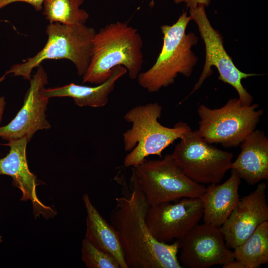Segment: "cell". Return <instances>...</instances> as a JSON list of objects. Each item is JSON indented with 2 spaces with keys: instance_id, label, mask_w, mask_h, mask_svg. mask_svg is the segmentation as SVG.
I'll list each match as a JSON object with an SVG mask.
<instances>
[{
  "instance_id": "5",
  "label": "cell",
  "mask_w": 268,
  "mask_h": 268,
  "mask_svg": "<svg viewBox=\"0 0 268 268\" xmlns=\"http://www.w3.org/2000/svg\"><path fill=\"white\" fill-rule=\"evenodd\" d=\"M48 40L35 56L13 65L0 77L1 82L8 74L30 80L31 72L45 60L67 59L73 63L77 74L83 76L88 67L95 29L84 24L66 25L50 23L46 27Z\"/></svg>"
},
{
  "instance_id": "7",
  "label": "cell",
  "mask_w": 268,
  "mask_h": 268,
  "mask_svg": "<svg viewBox=\"0 0 268 268\" xmlns=\"http://www.w3.org/2000/svg\"><path fill=\"white\" fill-rule=\"evenodd\" d=\"M259 104L243 105L238 98L228 100L222 107L211 109L204 105L198 107L200 120L198 130L209 143L220 144L225 148L236 147L254 131L263 109Z\"/></svg>"
},
{
  "instance_id": "2",
  "label": "cell",
  "mask_w": 268,
  "mask_h": 268,
  "mask_svg": "<svg viewBox=\"0 0 268 268\" xmlns=\"http://www.w3.org/2000/svg\"><path fill=\"white\" fill-rule=\"evenodd\" d=\"M142 46L138 30L127 22L105 25L96 32L92 40L90 62L82 82L101 84L119 66L127 69L130 78H137L143 63Z\"/></svg>"
},
{
  "instance_id": "13",
  "label": "cell",
  "mask_w": 268,
  "mask_h": 268,
  "mask_svg": "<svg viewBox=\"0 0 268 268\" xmlns=\"http://www.w3.org/2000/svg\"><path fill=\"white\" fill-rule=\"evenodd\" d=\"M266 185L263 182L240 199L228 218L220 227L227 246L234 249L243 243L263 223L268 221Z\"/></svg>"
},
{
  "instance_id": "16",
  "label": "cell",
  "mask_w": 268,
  "mask_h": 268,
  "mask_svg": "<svg viewBox=\"0 0 268 268\" xmlns=\"http://www.w3.org/2000/svg\"><path fill=\"white\" fill-rule=\"evenodd\" d=\"M231 170V175L225 182L210 184L201 198L204 223L220 227L237 205L241 178L234 170Z\"/></svg>"
},
{
  "instance_id": "15",
  "label": "cell",
  "mask_w": 268,
  "mask_h": 268,
  "mask_svg": "<svg viewBox=\"0 0 268 268\" xmlns=\"http://www.w3.org/2000/svg\"><path fill=\"white\" fill-rule=\"evenodd\" d=\"M241 151L231 169L249 185L268 179V138L263 131L255 130L240 144Z\"/></svg>"
},
{
  "instance_id": "22",
  "label": "cell",
  "mask_w": 268,
  "mask_h": 268,
  "mask_svg": "<svg viewBox=\"0 0 268 268\" xmlns=\"http://www.w3.org/2000/svg\"><path fill=\"white\" fill-rule=\"evenodd\" d=\"M45 0H0V9L12 3L22 2L31 5L37 11H41Z\"/></svg>"
},
{
  "instance_id": "8",
  "label": "cell",
  "mask_w": 268,
  "mask_h": 268,
  "mask_svg": "<svg viewBox=\"0 0 268 268\" xmlns=\"http://www.w3.org/2000/svg\"><path fill=\"white\" fill-rule=\"evenodd\" d=\"M171 154L185 175L195 182L217 184L231 169L233 154L208 143L198 130L185 133Z\"/></svg>"
},
{
  "instance_id": "17",
  "label": "cell",
  "mask_w": 268,
  "mask_h": 268,
  "mask_svg": "<svg viewBox=\"0 0 268 268\" xmlns=\"http://www.w3.org/2000/svg\"><path fill=\"white\" fill-rule=\"evenodd\" d=\"M127 72L121 66L115 67L109 77L104 82L96 86H87L73 83L63 86L45 88L44 96L50 98L55 97H69L79 107H101L108 101L109 94L114 90L117 81Z\"/></svg>"
},
{
  "instance_id": "11",
  "label": "cell",
  "mask_w": 268,
  "mask_h": 268,
  "mask_svg": "<svg viewBox=\"0 0 268 268\" xmlns=\"http://www.w3.org/2000/svg\"><path fill=\"white\" fill-rule=\"evenodd\" d=\"M178 240L179 262L183 268H208L223 266L235 259L220 227L198 224Z\"/></svg>"
},
{
  "instance_id": "1",
  "label": "cell",
  "mask_w": 268,
  "mask_h": 268,
  "mask_svg": "<svg viewBox=\"0 0 268 268\" xmlns=\"http://www.w3.org/2000/svg\"><path fill=\"white\" fill-rule=\"evenodd\" d=\"M130 183V190L116 198L110 214L128 268H182L179 240L169 244L152 236L145 221L149 205L136 182L131 178Z\"/></svg>"
},
{
  "instance_id": "20",
  "label": "cell",
  "mask_w": 268,
  "mask_h": 268,
  "mask_svg": "<svg viewBox=\"0 0 268 268\" xmlns=\"http://www.w3.org/2000/svg\"><path fill=\"white\" fill-rule=\"evenodd\" d=\"M84 0H45L43 14L50 23L66 25L84 24L89 13L80 8Z\"/></svg>"
},
{
  "instance_id": "10",
  "label": "cell",
  "mask_w": 268,
  "mask_h": 268,
  "mask_svg": "<svg viewBox=\"0 0 268 268\" xmlns=\"http://www.w3.org/2000/svg\"><path fill=\"white\" fill-rule=\"evenodd\" d=\"M203 215L201 198H184L174 203L149 206L145 216L148 228L157 240L166 243L183 238Z\"/></svg>"
},
{
  "instance_id": "14",
  "label": "cell",
  "mask_w": 268,
  "mask_h": 268,
  "mask_svg": "<svg viewBox=\"0 0 268 268\" xmlns=\"http://www.w3.org/2000/svg\"><path fill=\"white\" fill-rule=\"evenodd\" d=\"M28 143L26 138L11 140L3 144L9 147V153L0 159V176L5 175L12 178L13 187L22 193L20 200H30L33 213L35 218L41 215L45 218H51L56 214L52 207L45 205L39 199L36 187L39 183L36 177L29 169L26 158V146Z\"/></svg>"
},
{
  "instance_id": "23",
  "label": "cell",
  "mask_w": 268,
  "mask_h": 268,
  "mask_svg": "<svg viewBox=\"0 0 268 268\" xmlns=\"http://www.w3.org/2000/svg\"><path fill=\"white\" fill-rule=\"evenodd\" d=\"M174 1L176 3L185 2L186 6L191 9L196 7L200 4L208 6L210 2V0H174Z\"/></svg>"
},
{
  "instance_id": "26",
  "label": "cell",
  "mask_w": 268,
  "mask_h": 268,
  "mask_svg": "<svg viewBox=\"0 0 268 268\" xmlns=\"http://www.w3.org/2000/svg\"><path fill=\"white\" fill-rule=\"evenodd\" d=\"M2 242V236L0 234V244Z\"/></svg>"
},
{
  "instance_id": "24",
  "label": "cell",
  "mask_w": 268,
  "mask_h": 268,
  "mask_svg": "<svg viewBox=\"0 0 268 268\" xmlns=\"http://www.w3.org/2000/svg\"><path fill=\"white\" fill-rule=\"evenodd\" d=\"M222 267L223 268H247L243 263L236 259L223 265Z\"/></svg>"
},
{
  "instance_id": "18",
  "label": "cell",
  "mask_w": 268,
  "mask_h": 268,
  "mask_svg": "<svg viewBox=\"0 0 268 268\" xmlns=\"http://www.w3.org/2000/svg\"><path fill=\"white\" fill-rule=\"evenodd\" d=\"M83 200L87 213L85 238L98 249L113 256L120 268H128L115 229L100 214L87 194L83 195Z\"/></svg>"
},
{
  "instance_id": "12",
  "label": "cell",
  "mask_w": 268,
  "mask_h": 268,
  "mask_svg": "<svg viewBox=\"0 0 268 268\" xmlns=\"http://www.w3.org/2000/svg\"><path fill=\"white\" fill-rule=\"evenodd\" d=\"M37 67L29 80L30 87L23 106L9 123L0 127V137L7 141L26 138L29 142L37 131L51 128L46 115L50 98L42 94L44 86L48 83V77L41 65Z\"/></svg>"
},
{
  "instance_id": "6",
  "label": "cell",
  "mask_w": 268,
  "mask_h": 268,
  "mask_svg": "<svg viewBox=\"0 0 268 268\" xmlns=\"http://www.w3.org/2000/svg\"><path fill=\"white\" fill-rule=\"evenodd\" d=\"M131 178L144 194L149 206L184 198H201L206 188L187 176L168 154L161 160L146 159L132 167Z\"/></svg>"
},
{
  "instance_id": "21",
  "label": "cell",
  "mask_w": 268,
  "mask_h": 268,
  "mask_svg": "<svg viewBox=\"0 0 268 268\" xmlns=\"http://www.w3.org/2000/svg\"><path fill=\"white\" fill-rule=\"evenodd\" d=\"M82 260L88 268H120L117 260L112 255L95 247L88 240H82Z\"/></svg>"
},
{
  "instance_id": "9",
  "label": "cell",
  "mask_w": 268,
  "mask_h": 268,
  "mask_svg": "<svg viewBox=\"0 0 268 268\" xmlns=\"http://www.w3.org/2000/svg\"><path fill=\"white\" fill-rule=\"evenodd\" d=\"M204 7V5L200 4L190 10V16L198 26L205 48L203 70L191 94L199 89L204 81L211 75V67L214 66L219 74L218 79L231 85L236 90L238 99L243 105H250L253 97L242 85V80L258 74L243 72L235 66L224 49L221 35L211 26Z\"/></svg>"
},
{
  "instance_id": "25",
  "label": "cell",
  "mask_w": 268,
  "mask_h": 268,
  "mask_svg": "<svg viewBox=\"0 0 268 268\" xmlns=\"http://www.w3.org/2000/svg\"><path fill=\"white\" fill-rule=\"evenodd\" d=\"M6 102L3 96H0V123L2 120L3 113L5 106Z\"/></svg>"
},
{
  "instance_id": "3",
  "label": "cell",
  "mask_w": 268,
  "mask_h": 268,
  "mask_svg": "<svg viewBox=\"0 0 268 268\" xmlns=\"http://www.w3.org/2000/svg\"><path fill=\"white\" fill-rule=\"evenodd\" d=\"M191 20L184 12L172 25L161 26L162 47L154 64L138 75L137 82L141 87L149 92H156L173 84L179 74L187 77L191 75L198 60L192 51L198 38L193 33H186Z\"/></svg>"
},
{
  "instance_id": "4",
  "label": "cell",
  "mask_w": 268,
  "mask_h": 268,
  "mask_svg": "<svg viewBox=\"0 0 268 268\" xmlns=\"http://www.w3.org/2000/svg\"><path fill=\"white\" fill-rule=\"evenodd\" d=\"M162 109L158 103H151L134 107L125 114V120L132 123L123 135L125 150L131 151L124 159L126 167L138 165L149 155L161 158L165 148L192 130L185 122H178L173 128L160 124L158 119Z\"/></svg>"
},
{
  "instance_id": "19",
  "label": "cell",
  "mask_w": 268,
  "mask_h": 268,
  "mask_svg": "<svg viewBox=\"0 0 268 268\" xmlns=\"http://www.w3.org/2000/svg\"><path fill=\"white\" fill-rule=\"evenodd\" d=\"M235 259L247 268H258L268 263V221L261 224L243 243L234 249Z\"/></svg>"
}]
</instances>
